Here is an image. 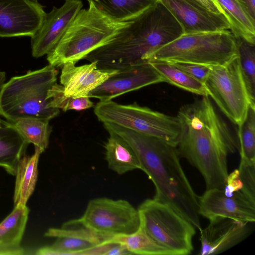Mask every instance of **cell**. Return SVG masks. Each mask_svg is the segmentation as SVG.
I'll use <instances>...</instances> for the list:
<instances>
[{
	"instance_id": "cell-39",
	"label": "cell",
	"mask_w": 255,
	"mask_h": 255,
	"mask_svg": "<svg viewBox=\"0 0 255 255\" xmlns=\"http://www.w3.org/2000/svg\"></svg>"
},
{
	"instance_id": "cell-35",
	"label": "cell",
	"mask_w": 255,
	"mask_h": 255,
	"mask_svg": "<svg viewBox=\"0 0 255 255\" xmlns=\"http://www.w3.org/2000/svg\"><path fill=\"white\" fill-rule=\"evenodd\" d=\"M245 7L251 17L255 19V0H239Z\"/></svg>"
},
{
	"instance_id": "cell-36",
	"label": "cell",
	"mask_w": 255,
	"mask_h": 255,
	"mask_svg": "<svg viewBox=\"0 0 255 255\" xmlns=\"http://www.w3.org/2000/svg\"><path fill=\"white\" fill-rule=\"evenodd\" d=\"M0 255H19V254L14 251L0 248Z\"/></svg>"
},
{
	"instance_id": "cell-33",
	"label": "cell",
	"mask_w": 255,
	"mask_h": 255,
	"mask_svg": "<svg viewBox=\"0 0 255 255\" xmlns=\"http://www.w3.org/2000/svg\"><path fill=\"white\" fill-rule=\"evenodd\" d=\"M243 187V185L239 170L236 169L230 174H228L226 186L223 190L227 195H230L237 191H242Z\"/></svg>"
},
{
	"instance_id": "cell-30",
	"label": "cell",
	"mask_w": 255,
	"mask_h": 255,
	"mask_svg": "<svg viewBox=\"0 0 255 255\" xmlns=\"http://www.w3.org/2000/svg\"><path fill=\"white\" fill-rule=\"evenodd\" d=\"M47 99L49 106L66 112L68 110L81 111L94 106L93 103L88 97L74 98L66 96L63 87L56 83L49 90Z\"/></svg>"
},
{
	"instance_id": "cell-29",
	"label": "cell",
	"mask_w": 255,
	"mask_h": 255,
	"mask_svg": "<svg viewBox=\"0 0 255 255\" xmlns=\"http://www.w3.org/2000/svg\"><path fill=\"white\" fill-rule=\"evenodd\" d=\"M236 39L241 70L250 95L255 100V44L242 38H236Z\"/></svg>"
},
{
	"instance_id": "cell-16",
	"label": "cell",
	"mask_w": 255,
	"mask_h": 255,
	"mask_svg": "<svg viewBox=\"0 0 255 255\" xmlns=\"http://www.w3.org/2000/svg\"><path fill=\"white\" fill-rule=\"evenodd\" d=\"M83 7L80 0H66L61 7H53L31 37L32 55L38 58L50 53Z\"/></svg>"
},
{
	"instance_id": "cell-4",
	"label": "cell",
	"mask_w": 255,
	"mask_h": 255,
	"mask_svg": "<svg viewBox=\"0 0 255 255\" xmlns=\"http://www.w3.org/2000/svg\"><path fill=\"white\" fill-rule=\"evenodd\" d=\"M88 2L89 7L79 11L57 44L47 54L50 65L58 67L68 62L76 64L111 41L132 21L116 20L92 1Z\"/></svg>"
},
{
	"instance_id": "cell-38",
	"label": "cell",
	"mask_w": 255,
	"mask_h": 255,
	"mask_svg": "<svg viewBox=\"0 0 255 255\" xmlns=\"http://www.w3.org/2000/svg\"><path fill=\"white\" fill-rule=\"evenodd\" d=\"M0 124H1V120L0 119Z\"/></svg>"
},
{
	"instance_id": "cell-22",
	"label": "cell",
	"mask_w": 255,
	"mask_h": 255,
	"mask_svg": "<svg viewBox=\"0 0 255 255\" xmlns=\"http://www.w3.org/2000/svg\"><path fill=\"white\" fill-rule=\"evenodd\" d=\"M227 18L232 34L255 44V19L239 0H215Z\"/></svg>"
},
{
	"instance_id": "cell-25",
	"label": "cell",
	"mask_w": 255,
	"mask_h": 255,
	"mask_svg": "<svg viewBox=\"0 0 255 255\" xmlns=\"http://www.w3.org/2000/svg\"><path fill=\"white\" fill-rule=\"evenodd\" d=\"M111 240L125 246L132 255H174L151 238L140 226L132 234L114 236Z\"/></svg>"
},
{
	"instance_id": "cell-8",
	"label": "cell",
	"mask_w": 255,
	"mask_h": 255,
	"mask_svg": "<svg viewBox=\"0 0 255 255\" xmlns=\"http://www.w3.org/2000/svg\"><path fill=\"white\" fill-rule=\"evenodd\" d=\"M140 226L154 241L174 255H187L193 250L195 227L168 205L146 199L137 209Z\"/></svg>"
},
{
	"instance_id": "cell-17",
	"label": "cell",
	"mask_w": 255,
	"mask_h": 255,
	"mask_svg": "<svg viewBox=\"0 0 255 255\" xmlns=\"http://www.w3.org/2000/svg\"><path fill=\"white\" fill-rule=\"evenodd\" d=\"M200 231V255H217L229 250L245 240L250 232L249 223L218 217Z\"/></svg>"
},
{
	"instance_id": "cell-27",
	"label": "cell",
	"mask_w": 255,
	"mask_h": 255,
	"mask_svg": "<svg viewBox=\"0 0 255 255\" xmlns=\"http://www.w3.org/2000/svg\"><path fill=\"white\" fill-rule=\"evenodd\" d=\"M47 120L37 119H22L13 122H7L15 128L28 143L43 152L48 147L52 128Z\"/></svg>"
},
{
	"instance_id": "cell-6",
	"label": "cell",
	"mask_w": 255,
	"mask_h": 255,
	"mask_svg": "<svg viewBox=\"0 0 255 255\" xmlns=\"http://www.w3.org/2000/svg\"><path fill=\"white\" fill-rule=\"evenodd\" d=\"M238 55L237 41L228 30L183 34L152 53L147 61L223 65Z\"/></svg>"
},
{
	"instance_id": "cell-32",
	"label": "cell",
	"mask_w": 255,
	"mask_h": 255,
	"mask_svg": "<svg viewBox=\"0 0 255 255\" xmlns=\"http://www.w3.org/2000/svg\"><path fill=\"white\" fill-rule=\"evenodd\" d=\"M169 62L203 84L210 70V66L206 65L181 62Z\"/></svg>"
},
{
	"instance_id": "cell-5",
	"label": "cell",
	"mask_w": 255,
	"mask_h": 255,
	"mask_svg": "<svg viewBox=\"0 0 255 255\" xmlns=\"http://www.w3.org/2000/svg\"><path fill=\"white\" fill-rule=\"evenodd\" d=\"M58 71L48 65L11 78L0 89V115L8 122L22 119L50 121L60 110L49 106L47 93L57 81Z\"/></svg>"
},
{
	"instance_id": "cell-37",
	"label": "cell",
	"mask_w": 255,
	"mask_h": 255,
	"mask_svg": "<svg viewBox=\"0 0 255 255\" xmlns=\"http://www.w3.org/2000/svg\"><path fill=\"white\" fill-rule=\"evenodd\" d=\"M5 79V74L4 72L0 71V89L4 84Z\"/></svg>"
},
{
	"instance_id": "cell-15",
	"label": "cell",
	"mask_w": 255,
	"mask_h": 255,
	"mask_svg": "<svg viewBox=\"0 0 255 255\" xmlns=\"http://www.w3.org/2000/svg\"><path fill=\"white\" fill-rule=\"evenodd\" d=\"M181 26L183 34L230 29L223 13L213 12L197 0H158Z\"/></svg>"
},
{
	"instance_id": "cell-2",
	"label": "cell",
	"mask_w": 255,
	"mask_h": 255,
	"mask_svg": "<svg viewBox=\"0 0 255 255\" xmlns=\"http://www.w3.org/2000/svg\"><path fill=\"white\" fill-rule=\"evenodd\" d=\"M103 125L108 132L120 136L134 150L140 170L155 186L153 199L168 205L200 230L199 196L182 167L176 146L114 124L104 123Z\"/></svg>"
},
{
	"instance_id": "cell-26",
	"label": "cell",
	"mask_w": 255,
	"mask_h": 255,
	"mask_svg": "<svg viewBox=\"0 0 255 255\" xmlns=\"http://www.w3.org/2000/svg\"><path fill=\"white\" fill-rule=\"evenodd\" d=\"M148 62L160 75L164 82L202 97H208L203 83L169 62L162 61Z\"/></svg>"
},
{
	"instance_id": "cell-28",
	"label": "cell",
	"mask_w": 255,
	"mask_h": 255,
	"mask_svg": "<svg viewBox=\"0 0 255 255\" xmlns=\"http://www.w3.org/2000/svg\"><path fill=\"white\" fill-rule=\"evenodd\" d=\"M238 126L241 160L255 162V107L249 108L245 119Z\"/></svg>"
},
{
	"instance_id": "cell-21",
	"label": "cell",
	"mask_w": 255,
	"mask_h": 255,
	"mask_svg": "<svg viewBox=\"0 0 255 255\" xmlns=\"http://www.w3.org/2000/svg\"><path fill=\"white\" fill-rule=\"evenodd\" d=\"M29 209L26 205H17L0 223V248L24 254L21 247L22 240L28 218Z\"/></svg>"
},
{
	"instance_id": "cell-24",
	"label": "cell",
	"mask_w": 255,
	"mask_h": 255,
	"mask_svg": "<svg viewBox=\"0 0 255 255\" xmlns=\"http://www.w3.org/2000/svg\"><path fill=\"white\" fill-rule=\"evenodd\" d=\"M112 18L132 20L155 4L158 0H87Z\"/></svg>"
},
{
	"instance_id": "cell-23",
	"label": "cell",
	"mask_w": 255,
	"mask_h": 255,
	"mask_svg": "<svg viewBox=\"0 0 255 255\" xmlns=\"http://www.w3.org/2000/svg\"><path fill=\"white\" fill-rule=\"evenodd\" d=\"M0 125V166L15 175L16 166L27 145L17 131L6 122Z\"/></svg>"
},
{
	"instance_id": "cell-34",
	"label": "cell",
	"mask_w": 255,
	"mask_h": 255,
	"mask_svg": "<svg viewBox=\"0 0 255 255\" xmlns=\"http://www.w3.org/2000/svg\"><path fill=\"white\" fill-rule=\"evenodd\" d=\"M210 11L220 13H223L219 4L215 0H197Z\"/></svg>"
},
{
	"instance_id": "cell-20",
	"label": "cell",
	"mask_w": 255,
	"mask_h": 255,
	"mask_svg": "<svg viewBox=\"0 0 255 255\" xmlns=\"http://www.w3.org/2000/svg\"><path fill=\"white\" fill-rule=\"evenodd\" d=\"M42 152L39 148L35 147L32 155H23L18 162L15 173L14 206L26 205L33 193L37 180L39 158Z\"/></svg>"
},
{
	"instance_id": "cell-7",
	"label": "cell",
	"mask_w": 255,
	"mask_h": 255,
	"mask_svg": "<svg viewBox=\"0 0 255 255\" xmlns=\"http://www.w3.org/2000/svg\"><path fill=\"white\" fill-rule=\"evenodd\" d=\"M94 113L102 123H110L177 146L180 125L177 117L140 106L136 103L124 105L112 100L99 101Z\"/></svg>"
},
{
	"instance_id": "cell-14",
	"label": "cell",
	"mask_w": 255,
	"mask_h": 255,
	"mask_svg": "<svg viewBox=\"0 0 255 255\" xmlns=\"http://www.w3.org/2000/svg\"><path fill=\"white\" fill-rule=\"evenodd\" d=\"M198 201L200 215L209 220L223 217L249 223L255 221V203L241 191L227 195L223 189H206Z\"/></svg>"
},
{
	"instance_id": "cell-13",
	"label": "cell",
	"mask_w": 255,
	"mask_h": 255,
	"mask_svg": "<svg viewBox=\"0 0 255 255\" xmlns=\"http://www.w3.org/2000/svg\"><path fill=\"white\" fill-rule=\"evenodd\" d=\"M164 80L148 62H144L119 70L102 84L91 91L90 98L107 101L141 88Z\"/></svg>"
},
{
	"instance_id": "cell-19",
	"label": "cell",
	"mask_w": 255,
	"mask_h": 255,
	"mask_svg": "<svg viewBox=\"0 0 255 255\" xmlns=\"http://www.w3.org/2000/svg\"><path fill=\"white\" fill-rule=\"evenodd\" d=\"M105 144L106 160L109 168L119 175L140 169L139 159L131 146L112 132Z\"/></svg>"
},
{
	"instance_id": "cell-31",
	"label": "cell",
	"mask_w": 255,
	"mask_h": 255,
	"mask_svg": "<svg viewBox=\"0 0 255 255\" xmlns=\"http://www.w3.org/2000/svg\"><path fill=\"white\" fill-rule=\"evenodd\" d=\"M238 169L243 185L242 192L255 203V162L241 160Z\"/></svg>"
},
{
	"instance_id": "cell-11",
	"label": "cell",
	"mask_w": 255,
	"mask_h": 255,
	"mask_svg": "<svg viewBox=\"0 0 255 255\" xmlns=\"http://www.w3.org/2000/svg\"><path fill=\"white\" fill-rule=\"evenodd\" d=\"M44 236L56 240L51 246L38 249L36 255H83L85 251L110 240L114 236L97 233L74 219L64 223L60 228H49Z\"/></svg>"
},
{
	"instance_id": "cell-10",
	"label": "cell",
	"mask_w": 255,
	"mask_h": 255,
	"mask_svg": "<svg viewBox=\"0 0 255 255\" xmlns=\"http://www.w3.org/2000/svg\"><path fill=\"white\" fill-rule=\"evenodd\" d=\"M75 220L93 231L110 236L130 234L140 226L138 210L129 202L106 197L90 200L83 216Z\"/></svg>"
},
{
	"instance_id": "cell-18",
	"label": "cell",
	"mask_w": 255,
	"mask_h": 255,
	"mask_svg": "<svg viewBox=\"0 0 255 255\" xmlns=\"http://www.w3.org/2000/svg\"><path fill=\"white\" fill-rule=\"evenodd\" d=\"M73 62L62 65L60 77L65 94L74 98L88 97V94L119 70L98 68L96 62L76 66Z\"/></svg>"
},
{
	"instance_id": "cell-9",
	"label": "cell",
	"mask_w": 255,
	"mask_h": 255,
	"mask_svg": "<svg viewBox=\"0 0 255 255\" xmlns=\"http://www.w3.org/2000/svg\"><path fill=\"white\" fill-rule=\"evenodd\" d=\"M208 96L234 124L245 119L249 108L255 107L241 70L238 55L221 65L210 66L204 83Z\"/></svg>"
},
{
	"instance_id": "cell-12",
	"label": "cell",
	"mask_w": 255,
	"mask_h": 255,
	"mask_svg": "<svg viewBox=\"0 0 255 255\" xmlns=\"http://www.w3.org/2000/svg\"><path fill=\"white\" fill-rule=\"evenodd\" d=\"M46 13L35 0H0V37H32Z\"/></svg>"
},
{
	"instance_id": "cell-3",
	"label": "cell",
	"mask_w": 255,
	"mask_h": 255,
	"mask_svg": "<svg viewBox=\"0 0 255 255\" xmlns=\"http://www.w3.org/2000/svg\"><path fill=\"white\" fill-rule=\"evenodd\" d=\"M183 34L182 28L158 0L107 44L84 59L98 68L120 70L146 62L154 51Z\"/></svg>"
},
{
	"instance_id": "cell-1",
	"label": "cell",
	"mask_w": 255,
	"mask_h": 255,
	"mask_svg": "<svg viewBox=\"0 0 255 255\" xmlns=\"http://www.w3.org/2000/svg\"><path fill=\"white\" fill-rule=\"evenodd\" d=\"M180 133L176 146L203 176L206 189H223L228 175L227 156L239 150L236 137L209 97L182 106L176 116Z\"/></svg>"
}]
</instances>
